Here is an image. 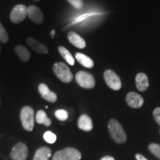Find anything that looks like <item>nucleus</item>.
Listing matches in <instances>:
<instances>
[{"instance_id":"1","label":"nucleus","mask_w":160,"mask_h":160,"mask_svg":"<svg viewBox=\"0 0 160 160\" xmlns=\"http://www.w3.org/2000/svg\"><path fill=\"white\" fill-rule=\"evenodd\" d=\"M108 130L112 139L118 144L125 143L127 140V136L123 128L119 122L111 119L108 122Z\"/></svg>"},{"instance_id":"2","label":"nucleus","mask_w":160,"mask_h":160,"mask_svg":"<svg viewBox=\"0 0 160 160\" xmlns=\"http://www.w3.org/2000/svg\"><path fill=\"white\" fill-rule=\"evenodd\" d=\"M22 125L23 128L28 131H32L34 126V111L30 106H25L20 113Z\"/></svg>"},{"instance_id":"3","label":"nucleus","mask_w":160,"mask_h":160,"mask_svg":"<svg viewBox=\"0 0 160 160\" xmlns=\"http://www.w3.org/2000/svg\"><path fill=\"white\" fill-rule=\"evenodd\" d=\"M81 158L82 154L79 151L74 148L68 147L56 152L52 160H80Z\"/></svg>"},{"instance_id":"4","label":"nucleus","mask_w":160,"mask_h":160,"mask_svg":"<svg viewBox=\"0 0 160 160\" xmlns=\"http://www.w3.org/2000/svg\"><path fill=\"white\" fill-rule=\"evenodd\" d=\"M55 75L65 83H69L73 80V74L69 68L63 62H57L54 64L53 68Z\"/></svg>"},{"instance_id":"5","label":"nucleus","mask_w":160,"mask_h":160,"mask_svg":"<svg viewBox=\"0 0 160 160\" xmlns=\"http://www.w3.org/2000/svg\"><path fill=\"white\" fill-rule=\"evenodd\" d=\"M76 80L83 88H93L95 86V79L93 75L85 71H79L76 74Z\"/></svg>"},{"instance_id":"6","label":"nucleus","mask_w":160,"mask_h":160,"mask_svg":"<svg viewBox=\"0 0 160 160\" xmlns=\"http://www.w3.org/2000/svg\"><path fill=\"white\" fill-rule=\"evenodd\" d=\"M10 157L13 160H26L28 157V148L25 143L19 142L13 146Z\"/></svg>"},{"instance_id":"7","label":"nucleus","mask_w":160,"mask_h":160,"mask_svg":"<svg viewBox=\"0 0 160 160\" xmlns=\"http://www.w3.org/2000/svg\"><path fill=\"white\" fill-rule=\"evenodd\" d=\"M104 78L106 84L108 85L110 88L119 91L122 87V82L120 78L114 71L111 70H106L104 73Z\"/></svg>"},{"instance_id":"8","label":"nucleus","mask_w":160,"mask_h":160,"mask_svg":"<svg viewBox=\"0 0 160 160\" xmlns=\"http://www.w3.org/2000/svg\"><path fill=\"white\" fill-rule=\"evenodd\" d=\"M28 17V8L24 5H16L12 10L10 19L13 23L17 24L23 22Z\"/></svg>"},{"instance_id":"9","label":"nucleus","mask_w":160,"mask_h":160,"mask_svg":"<svg viewBox=\"0 0 160 160\" xmlns=\"http://www.w3.org/2000/svg\"><path fill=\"white\" fill-rule=\"evenodd\" d=\"M126 102L133 108H139L143 105L144 99L139 93L131 92L126 96Z\"/></svg>"},{"instance_id":"10","label":"nucleus","mask_w":160,"mask_h":160,"mask_svg":"<svg viewBox=\"0 0 160 160\" xmlns=\"http://www.w3.org/2000/svg\"><path fill=\"white\" fill-rule=\"evenodd\" d=\"M39 92L41 95V97L43 98L44 99H45L46 101L49 102H56L57 100V95L54 92L51 91L49 89V88L48 87L47 85L44 83L39 84Z\"/></svg>"},{"instance_id":"11","label":"nucleus","mask_w":160,"mask_h":160,"mask_svg":"<svg viewBox=\"0 0 160 160\" xmlns=\"http://www.w3.org/2000/svg\"><path fill=\"white\" fill-rule=\"evenodd\" d=\"M28 17L36 24H42L44 20L42 12L37 6L31 5L28 8Z\"/></svg>"},{"instance_id":"12","label":"nucleus","mask_w":160,"mask_h":160,"mask_svg":"<svg viewBox=\"0 0 160 160\" xmlns=\"http://www.w3.org/2000/svg\"><path fill=\"white\" fill-rule=\"evenodd\" d=\"M26 42H27L28 45L37 53H41V54H46V53H48V48L45 45H43V44L40 43L37 39L29 37L28 38Z\"/></svg>"},{"instance_id":"13","label":"nucleus","mask_w":160,"mask_h":160,"mask_svg":"<svg viewBox=\"0 0 160 160\" xmlns=\"http://www.w3.org/2000/svg\"><path fill=\"white\" fill-rule=\"evenodd\" d=\"M78 127H79V129L85 131H92L93 125L90 117L86 114H82L80 116L79 120H78Z\"/></svg>"},{"instance_id":"14","label":"nucleus","mask_w":160,"mask_h":160,"mask_svg":"<svg viewBox=\"0 0 160 160\" xmlns=\"http://www.w3.org/2000/svg\"><path fill=\"white\" fill-rule=\"evenodd\" d=\"M68 39L72 45H73L78 48L82 49L85 48L86 43L85 39L81 37L79 34L74 33V32H70L68 34Z\"/></svg>"},{"instance_id":"15","label":"nucleus","mask_w":160,"mask_h":160,"mask_svg":"<svg viewBox=\"0 0 160 160\" xmlns=\"http://www.w3.org/2000/svg\"><path fill=\"white\" fill-rule=\"evenodd\" d=\"M136 85L137 89L140 91H145L149 86L148 78L143 73H138L136 77Z\"/></svg>"},{"instance_id":"16","label":"nucleus","mask_w":160,"mask_h":160,"mask_svg":"<svg viewBox=\"0 0 160 160\" xmlns=\"http://www.w3.org/2000/svg\"><path fill=\"white\" fill-rule=\"evenodd\" d=\"M51 156V150L48 147H42L35 152L33 160H49Z\"/></svg>"},{"instance_id":"17","label":"nucleus","mask_w":160,"mask_h":160,"mask_svg":"<svg viewBox=\"0 0 160 160\" xmlns=\"http://www.w3.org/2000/svg\"><path fill=\"white\" fill-rule=\"evenodd\" d=\"M15 52L18 57L23 62H26L31 58V53L25 47L22 45H17L15 47Z\"/></svg>"},{"instance_id":"18","label":"nucleus","mask_w":160,"mask_h":160,"mask_svg":"<svg viewBox=\"0 0 160 160\" xmlns=\"http://www.w3.org/2000/svg\"><path fill=\"white\" fill-rule=\"evenodd\" d=\"M76 58H77V60L82 65L87 68H91L94 65V62H93V60L88 57V56L83 54V53H76Z\"/></svg>"},{"instance_id":"19","label":"nucleus","mask_w":160,"mask_h":160,"mask_svg":"<svg viewBox=\"0 0 160 160\" xmlns=\"http://www.w3.org/2000/svg\"><path fill=\"white\" fill-rule=\"evenodd\" d=\"M36 121L38 124H43L45 126H50L51 125V120L48 117L47 114L44 111H38L36 114Z\"/></svg>"},{"instance_id":"20","label":"nucleus","mask_w":160,"mask_h":160,"mask_svg":"<svg viewBox=\"0 0 160 160\" xmlns=\"http://www.w3.org/2000/svg\"><path fill=\"white\" fill-rule=\"evenodd\" d=\"M58 49H59V51L60 54L62 55V57L65 59V61L67 62L69 65H74L75 63L74 58L73 57V56L71 55V53L68 51V50L66 49L65 47H63V46H60Z\"/></svg>"},{"instance_id":"21","label":"nucleus","mask_w":160,"mask_h":160,"mask_svg":"<svg viewBox=\"0 0 160 160\" xmlns=\"http://www.w3.org/2000/svg\"><path fill=\"white\" fill-rule=\"evenodd\" d=\"M148 149L152 154H153L156 157L160 159V145L151 143L148 146Z\"/></svg>"},{"instance_id":"22","label":"nucleus","mask_w":160,"mask_h":160,"mask_svg":"<svg viewBox=\"0 0 160 160\" xmlns=\"http://www.w3.org/2000/svg\"><path fill=\"white\" fill-rule=\"evenodd\" d=\"M55 117L59 121H66L68 119V113L65 110H57L55 112Z\"/></svg>"},{"instance_id":"23","label":"nucleus","mask_w":160,"mask_h":160,"mask_svg":"<svg viewBox=\"0 0 160 160\" xmlns=\"http://www.w3.org/2000/svg\"><path fill=\"white\" fill-rule=\"evenodd\" d=\"M44 139L45 140V142H47L49 144H53L55 143V142L57 141V136L54 133H52L51 131H47L44 133Z\"/></svg>"},{"instance_id":"24","label":"nucleus","mask_w":160,"mask_h":160,"mask_svg":"<svg viewBox=\"0 0 160 160\" xmlns=\"http://www.w3.org/2000/svg\"><path fill=\"white\" fill-rule=\"evenodd\" d=\"M8 41V35L7 31L0 22V42L2 43H6Z\"/></svg>"},{"instance_id":"25","label":"nucleus","mask_w":160,"mask_h":160,"mask_svg":"<svg viewBox=\"0 0 160 160\" xmlns=\"http://www.w3.org/2000/svg\"><path fill=\"white\" fill-rule=\"evenodd\" d=\"M68 1L77 9H81L83 6L82 0H68Z\"/></svg>"},{"instance_id":"26","label":"nucleus","mask_w":160,"mask_h":160,"mask_svg":"<svg viewBox=\"0 0 160 160\" xmlns=\"http://www.w3.org/2000/svg\"><path fill=\"white\" fill-rule=\"evenodd\" d=\"M153 117L156 120V122L160 125V108H157L153 113Z\"/></svg>"},{"instance_id":"27","label":"nucleus","mask_w":160,"mask_h":160,"mask_svg":"<svg viewBox=\"0 0 160 160\" xmlns=\"http://www.w3.org/2000/svg\"><path fill=\"white\" fill-rule=\"evenodd\" d=\"M136 159H137V160H148L146 159L144 156L140 154V153H137V154H136Z\"/></svg>"},{"instance_id":"28","label":"nucleus","mask_w":160,"mask_h":160,"mask_svg":"<svg viewBox=\"0 0 160 160\" xmlns=\"http://www.w3.org/2000/svg\"><path fill=\"white\" fill-rule=\"evenodd\" d=\"M100 160H115V159L113 157H110V156H105V157H102Z\"/></svg>"},{"instance_id":"29","label":"nucleus","mask_w":160,"mask_h":160,"mask_svg":"<svg viewBox=\"0 0 160 160\" xmlns=\"http://www.w3.org/2000/svg\"><path fill=\"white\" fill-rule=\"evenodd\" d=\"M54 34H55V31H54V30H52L51 32V35L52 38L54 37Z\"/></svg>"},{"instance_id":"30","label":"nucleus","mask_w":160,"mask_h":160,"mask_svg":"<svg viewBox=\"0 0 160 160\" xmlns=\"http://www.w3.org/2000/svg\"><path fill=\"white\" fill-rule=\"evenodd\" d=\"M0 52H1V47H0Z\"/></svg>"},{"instance_id":"31","label":"nucleus","mask_w":160,"mask_h":160,"mask_svg":"<svg viewBox=\"0 0 160 160\" xmlns=\"http://www.w3.org/2000/svg\"><path fill=\"white\" fill-rule=\"evenodd\" d=\"M34 1H39V0H34Z\"/></svg>"}]
</instances>
